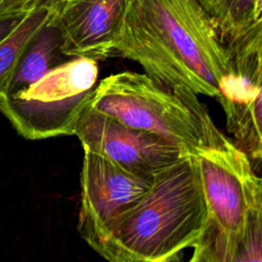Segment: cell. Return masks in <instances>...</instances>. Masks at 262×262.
<instances>
[{
	"label": "cell",
	"instance_id": "obj_1",
	"mask_svg": "<svg viewBox=\"0 0 262 262\" xmlns=\"http://www.w3.org/2000/svg\"><path fill=\"white\" fill-rule=\"evenodd\" d=\"M113 50L139 63L160 86H184L196 95L216 97L232 70L228 50L196 0H127Z\"/></svg>",
	"mask_w": 262,
	"mask_h": 262
},
{
	"label": "cell",
	"instance_id": "obj_2",
	"mask_svg": "<svg viewBox=\"0 0 262 262\" xmlns=\"http://www.w3.org/2000/svg\"><path fill=\"white\" fill-rule=\"evenodd\" d=\"M211 226L188 154L156 176L141 201L92 249L107 262H177Z\"/></svg>",
	"mask_w": 262,
	"mask_h": 262
},
{
	"label": "cell",
	"instance_id": "obj_3",
	"mask_svg": "<svg viewBox=\"0 0 262 262\" xmlns=\"http://www.w3.org/2000/svg\"><path fill=\"white\" fill-rule=\"evenodd\" d=\"M172 91L198 121V141L188 154L210 213L206 236L216 253H227L243 237L251 217L262 210L261 178L247 155L216 127L195 93L184 86Z\"/></svg>",
	"mask_w": 262,
	"mask_h": 262
},
{
	"label": "cell",
	"instance_id": "obj_4",
	"mask_svg": "<svg viewBox=\"0 0 262 262\" xmlns=\"http://www.w3.org/2000/svg\"><path fill=\"white\" fill-rule=\"evenodd\" d=\"M98 61L70 58L38 81L0 100V112L29 140L73 135L80 113L95 88Z\"/></svg>",
	"mask_w": 262,
	"mask_h": 262
},
{
	"label": "cell",
	"instance_id": "obj_5",
	"mask_svg": "<svg viewBox=\"0 0 262 262\" xmlns=\"http://www.w3.org/2000/svg\"><path fill=\"white\" fill-rule=\"evenodd\" d=\"M87 104L128 127L159 135L187 150L198 141V121L190 108L145 74L121 72L101 79Z\"/></svg>",
	"mask_w": 262,
	"mask_h": 262
},
{
	"label": "cell",
	"instance_id": "obj_6",
	"mask_svg": "<svg viewBox=\"0 0 262 262\" xmlns=\"http://www.w3.org/2000/svg\"><path fill=\"white\" fill-rule=\"evenodd\" d=\"M226 49L232 70L221 81L215 98L225 113L234 143L256 171L262 160V26Z\"/></svg>",
	"mask_w": 262,
	"mask_h": 262
},
{
	"label": "cell",
	"instance_id": "obj_7",
	"mask_svg": "<svg viewBox=\"0 0 262 262\" xmlns=\"http://www.w3.org/2000/svg\"><path fill=\"white\" fill-rule=\"evenodd\" d=\"M73 135L90 150L127 171L154 179L188 155L187 148L159 135L128 127L87 103L75 125Z\"/></svg>",
	"mask_w": 262,
	"mask_h": 262
},
{
	"label": "cell",
	"instance_id": "obj_8",
	"mask_svg": "<svg viewBox=\"0 0 262 262\" xmlns=\"http://www.w3.org/2000/svg\"><path fill=\"white\" fill-rule=\"evenodd\" d=\"M154 179L137 176L105 157L84 149L78 219L82 238L91 248L96 246L141 201Z\"/></svg>",
	"mask_w": 262,
	"mask_h": 262
},
{
	"label": "cell",
	"instance_id": "obj_9",
	"mask_svg": "<svg viewBox=\"0 0 262 262\" xmlns=\"http://www.w3.org/2000/svg\"><path fill=\"white\" fill-rule=\"evenodd\" d=\"M44 1L61 32L63 54L96 61L114 56V38L127 0Z\"/></svg>",
	"mask_w": 262,
	"mask_h": 262
},
{
	"label": "cell",
	"instance_id": "obj_10",
	"mask_svg": "<svg viewBox=\"0 0 262 262\" xmlns=\"http://www.w3.org/2000/svg\"><path fill=\"white\" fill-rule=\"evenodd\" d=\"M70 58L62 52L61 32L49 17L23 52L1 99L26 89L47 72Z\"/></svg>",
	"mask_w": 262,
	"mask_h": 262
},
{
	"label": "cell",
	"instance_id": "obj_11",
	"mask_svg": "<svg viewBox=\"0 0 262 262\" xmlns=\"http://www.w3.org/2000/svg\"><path fill=\"white\" fill-rule=\"evenodd\" d=\"M228 47L262 25V0H196Z\"/></svg>",
	"mask_w": 262,
	"mask_h": 262
},
{
	"label": "cell",
	"instance_id": "obj_12",
	"mask_svg": "<svg viewBox=\"0 0 262 262\" xmlns=\"http://www.w3.org/2000/svg\"><path fill=\"white\" fill-rule=\"evenodd\" d=\"M50 7L42 0L31 9L17 27L0 42V99L4 96L12 74L26 47L36 33L48 21Z\"/></svg>",
	"mask_w": 262,
	"mask_h": 262
},
{
	"label": "cell",
	"instance_id": "obj_13",
	"mask_svg": "<svg viewBox=\"0 0 262 262\" xmlns=\"http://www.w3.org/2000/svg\"><path fill=\"white\" fill-rule=\"evenodd\" d=\"M213 252L218 262H261L262 210L256 212L251 217L243 237L232 250L223 254L216 253L214 250Z\"/></svg>",
	"mask_w": 262,
	"mask_h": 262
},
{
	"label": "cell",
	"instance_id": "obj_14",
	"mask_svg": "<svg viewBox=\"0 0 262 262\" xmlns=\"http://www.w3.org/2000/svg\"><path fill=\"white\" fill-rule=\"evenodd\" d=\"M28 12L23 13L0 10V42H2L17 27Z\"/></svg>",
	"mask_w": 262,
	"mask_h": 262
},
{
	"label": "cell",
	"instance_id": "obj_15",
	"mask_svg": "<svg viewBox=\"0 0 262 262\" xmlns=\"http://www.w3.org/2000/svg\"><path fill=\"white\" fill-rule=\"evenodd\" d=\"M192 249L193 252L188 262H218L206 235L203 241Z\"/></svg>",
	"mask_w": 262,
	"mask_h": 262
},
{
	"label": "cell",
	"instance_id": "obj_16",
	"mask_svg": "<svg viewBox=\"0 0 262 262\" xmlns=\"http://www.w3.org/2000/svg\"><path fill=\"white\" fill-rule=\"evenodd\" d=\"M41 2L42 0H0V10L26 13Z\"/></svg>",
	"mask_w": 262,
	"mask_h": 262
},
{
	"label": "cell",
	"instance_id": "obj_17",
	"mask_svg": "<svg viewBox=\"0 0 262 262\" xmlns=\"http://www.w3.org/2000/svg\"><path fill=\"white\" fill-rule=\"evenodd\" d=\"M46 1H53V0H46Z\"/></svg>",
	"mask_w": 262,
	"mask_h": 262
}]
</instances>
